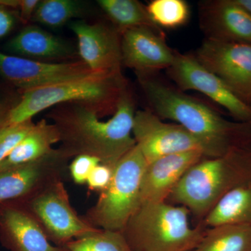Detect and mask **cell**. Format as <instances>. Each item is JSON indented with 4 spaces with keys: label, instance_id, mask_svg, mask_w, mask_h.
Wrapping results in <instances>:
<instances>
[{
    "label": "cell",
    "instance_id": "cell-1",
    "mask_svg": "<svg viewBox=\"0 0 251 251\" xmlns=\"http://www.w3.org/2000/svg\"><path fill=\"white\" fill-rule=\"evenodd\" d=\"M135 112L134 100L128 89L108 121H101L95 110L78 103L56 105L48 117L58 130L59 148L68 156L74 158L89 155L114 168L136 145L133 135Z\"/></svg>",
    "mask_w": 251,
    "mask_h": 251
},
{
    "label": "cell",
    "instance_id": "cell-2",
    "mask_svg": "<svg viewBox=\"0 0 251 251\" xmlns=\"http://www.w3.org/2000/svg\"><path fill=\"white\" fill-rule=\"evenodd\" d=\"M138 76L150 110L162 120L182 126L199 140L206 157L222 156L251 145V123L229 121L201 100L153 75Z\"/></svg>",
    "mask_w": 251,
    "mask_h": 251
},
{
    "label": "cell",
    "instance_id": "cell-3",
    "mask_svg": "<svg viewBox=\"0 0 251 251\" xmlns=\"http://www.w3.org/2000/svg\"><path fill=\"white\" fill-rule=\"evenodd\" d=\"M128 89V81L120 70L25 91L10 110L4 126L32 120L39 112L64 103L85 105L100 117L114 114L122 94Z\"/></svg>",
    "mask_w": 251,
    "mask_h": 251
},
{
    "label": "cell",
    "instance_id": "cell-4",
    "mask_svg": "<svg viewBox=\"0 0 251 251\" xmlns=\"http://www.w3.org/2000/svg\"><path fill=\"white\" fill-rule=\"evenodd\" d=\"M251 179L249 145L222 156L204 157L185 173L168 200L203 221L226 195Z\"/></svg>",
    "mask_w": 251,
    "mask_h": 251
},
{
    "label": "cell",
    "instance_id": "cell-5",
    "mask_svg": "<svg viewBox=\"0 0 251 251\" xmlns=\"http://www.w3.org/2000/svg\"><path fill=\"white\" fill-rule=\"evenodd\" d=\"M189 214L168 201L141 203L122 232L131 251H193L205 229L191 227Z\"/></svg>",
    "mask_w": 251,
    "mask_h": 251
},
{
    "label": "cell",
    "instance_id": "cell-6",
    "mask_svg": "<svg viewBox=\"0 0 251 251\" xmlns=\"http://www.w3.org/2000/svg\"><path fill=\"white\" fill-rule=\"evenodd\" d=\"M147 162L135 145L117 163L108 187L84 219L97 228L122 232L139 207L142 178Z\"/></svg>",
    "mask_w": 251,
    "mask_h": 251
},
{
    "label": "cell",
    "instance_id": "cell-7",
    "mask_svg": "<svg viewBox=\"0 0 251 251\" xmlns=\"http://www.w3.org/2000/svg\"><path fill=\"white\" fill-rule=\"evenodd\" d=\"M18 203L29 211L49 242L57 247L64 248L71 241L99 229L77 214L64 181L50 185Z\"/></svg>",
    "mask_w": 251,
    "mask_h": 251
},
{
    "label": "cell",
    "instance_id": "cell-8",
    "mask_svg": "<svg viewBox=\"0 0 251 251\" xmlns=\"http://www.w3.org/2000/svg\"><path fill=\"white\" fill-rule=\"evenodd\" d=\"M71 159L59 148L36 161L0 171V204L22 202L50 185L64 181Z\"/></svg>",
    "mask_w": 251,
    "mask_h": 251
},
{
    "label": "cell",
    "instance_id": "cell-9",
    "mask_svg": "<svg viewBox=\"0 0 251 251\" xmlns=\"http://www.w3.org/2000/svg\"><path fill=\"white\" fill-rule=\"evenodd\" d=\"M167 72L180 90L197 91L226 109L236 122L251 123V105L238 98L195 55L176 52L175 62Z\"/></svg>",
    "mask_w": 251,
    "mask_h": 251
},
{
    "label": "cell",
    "instance_id": "cell-10",
    "mask_svg": "<svg viewBox=\"0 0 251 251\" xmlns=\"http://www.w3.org/2000/svg\"><path fill=\"white\" fill-rule=\"evenodd\" d=\"M236 96L251 103V44L205 39L195 55Z\"/></svg>",
    "mask_w": 251,
    "mask_h": 251
},
{
    "label": "cell",
    "instance_id": "cell-11",
    "mask_svg": "<svg viewBox=\"0 0 251 251\" xmlns=\"http://www.w3.org/2000/svg\"><path fill=\"white\" fill-rule=\"evenodd\" d=\"M96 74L82 60L49 62L24 58L0 51V75L21 92Z\"/></svg>",
    "mask_w": 251,
    "mask_h": 251
},
{
    "label": "cell",
    "instance_id": "cell-12",
    "mask_svg": "<svg viewBox=\"0 0 251 251\" xmlns=\"http://www.w3.org/2000/svg\"><path fill=\"white\" fill-rule=\"evenodd\" d=\"M133 135L147 163L167 155L189 150H201L203 152L199 140L182 126L166 123L150 110L135 112Z\"/></svg>",
    "mask_w": 251,
    "mask_h": 251
},
{
    "label": "cell",
    "instance_id": "cell-13",
    "mask_svg": "<svg viewBox=\"0 0 251 251\" xmlns=\"http://www.w3.org/2000/svg\"><path fill=\"white\" fill-rule=\"evenodd\" d=\"M163 31L140 27L121 33L122 65L137 75H153L173 65L176 52L167 44Z\"/></svg>",
    "mask_w": 251,
    "mask_h": 251
},
{
    "label": "cell",
    "instance_id": "cell-14",
    "mask_svg": "<svg viewBox=\"0 0 251 251\" xmlns=\"http://www.w3.org/2000/svg\"><path fill=\"white\" fill-rule=\"evenodd\" d=\"M69 27L76 36L81 60L92 72L122 70L121 34L116 28L83 21H74Z\"/></svg>",
    "mask_w": 251,
    "mask_h": 251
},
{
    "label": "cell",
    "instance_id": "cell-15",
    "mask_svg": "<svg viewBox=\"0 0 251 251\" xmlns=\"http://www.w3.org/2000/svg\"><path fill=\"white\" fill-rule=\"evenodd\" d=\"M199 11L206 39L251 44V15L235 0L202 1Z\"/></svg>",
    "mask_w": 251,
    "mask_h": 251
},
{
    "label": "cell",
    "instance_id": "cell-16",
    "mask_svg": "<svg viewBox=\"0 0 251 251\" xmlns=\"http://www.w3.org/2000/svg\"><path fill=\"white\" fill-rule=\"evenodd\" d=\"M204 156L195 150L172 153L147 163L142 178L140 202H161L168 198L185 173Z\"/></svg>",
    "mask_w": 251,
    "mask_h": 251
},
{
    "label": "cell",
    "instance_id": "cell-17",
    "mask_svg": "<svg viewBox=\"0 0 251 251\" xmlns=\"http://www.w3.org/2000/svg\"><path fill=\"white\" fill-rule=\"evenodd\" d=\"M0 239L10 251H67L50 242L29 211L16 202L0 204Z\"/></svg>",
    "mask_w": 251,
    "mask_h": 251
},
{
    "label": "cell",
    "instance_id": "cell-18",
    "mask_svg": "<svg viewBox=\"0 0 251 251\" xmlns=\"http://www.w3.org/2000/svg\"><path fill=\"white\" fill-rule=\"evenodd\" d=\"M5 49L12 55L39 61L70 59L75 55L70 44L35 25L23 28L8 41Z\"/></svg>",
    "mask_w": 251,
    "mask_h": 251
},
{
    "label": "cell",
    "instance_id": "cell-19",
    "mask_svg": "<svg viewBox=\"0 0 251 251\" xmlns=\"http://www.w3.org/2000/svg\"><path fill=\"white\" fill-rule=\"evenodd\" d=\"M57 143L59 135L55 126L45 120H41L0 163V171L36 161L51 152Z\"/></svg>",
    "mask_w": 251,
    "mask_h": 251
},
{
    "label": "cell",
    "instance_id": "cell-20",
    "mask_svg": "<svg viewBox=\"0 0 251 251\" xmlns=\"http://www.w3.org/2000/svg\"><path fill=\"white\" fill-rule=\"evenodd\" d=\"M203 222L209 227L226 224L251 226V179L226 195Z\"/></svg>",
    "mask_w": 251,
    "mask_h": 251
},
{
    "label": "cell",
    "instance_id": "cell-21",
    "mask_svg": "<svg viewBox=\"0 0 251 251\" xmlns=\"http://www.w3.org/2000/svg\"><path fill=\"white\" fill-rule=\"evenodd\" d=\"M193 251H251V226L226 224L209 227Z\"/></svg>",
    "mask_w": 251,
    "mask_h": 251
},
{
    "label": "cell",
    "instance_id": "cell-22",
    "mask_svg": "<svg viewBox=\"0 0 251 251\" xmlns=\"http://www.w3.org/2000/svg\"><path fill=\"white\" fill-rule=\"evenodd\" d=\"M97 2L120 34L126 29L140 27L162 31L153 22L147 6L137 0H99Z\"/></svg>",
    "mask_w": 251,
    "mask_h": 251
},
{
    "label": "cell",
    "instance_id": "cell-23",
    "mask_svg": "<svg viewBox=\"0 0 251 251\" xmlns=\"http://www.w3.org/2000/svg\"><path fill=\"white\" fill-rule=\"evenodd\" d=\"M83 5L75 0H42L39 1L31 22L51 28L64 25L72 18L83 14Z\"/></svg>",
    "mask_w": 251,
    "mask_h": 251
},
{
    "label": "cell",
    "instance_id": "cell-24",
    "mask_svg": "<svg viewBox=\"0 0 251 251\" xmlns=\"http://www.w3.org/2000/svg\"><path fill=\"white\" fill-rule=\"evenodd\" d=\"M69 251H131L122 232L98 229L68 243Z\"/></svg>",
    "mask_w": 251,
    "mask_h": 251
},
{
    "label": "cell",
    "instance_id": "cell-25",
    "mask_svg": "<svg viewBox=\"0 0 251 251\" xmlns=\"http://www.w3.org/2000/svg\"><path fill=\"white\" fill-rule=\"evenodd\" d=\"M147 10L153 22L161 29L181 27L189 18V7L184 0H153Z\"/></svg>",
    "mask_w": 251,
    "mask_h": 251
},
{
    "label": "cell",
    "instance_id": "cell-26",
    "mask_svg": "<svg viewBox=\"0 0 251 251\" xmlns=\"http://www.w3.org/2000/svg\"><path fill=\"white\" fill-rule=\"evenodd\" d=\"M35 125L32 120L18 124L6 126L0 128V163L21 143Z\"/></svg>",
    "mask_w": 251,
    "mask_h": 251
},
{
    "label": "cell",
    "instance_id": "cell-27",
    "mask_svg": "<svg viewBox=\"0 0 251 251\" xmlns=\"http://www.w3.org/2000/svg\"><path fill=\"white\" fill-rule=\"evenodd\" d=\"M100 163L98 158L89 155L75 156L69 167V174L73 181L77 184H87L91 173Z\"/></svg>",
    "mask_w": 251,
    "mask_h": 251
},
{
    "label": "cell",
    "instance_id": "cell-28",
    "mask_svg": "<svg viewBox=\"0 0 251 251\" xmlns=\"http://www.w3.org/2000/svg\"><path fill=\"white\" fill-rule=\"evenodd\" d=\"M114 168L100 163L92 171L87 184L91 191L101 192L110 184L113 175Z\"/></svg>",
    "mask_w": 251,
    "mask_h": 251
},
{
    "label": "cell",
    "instance_id": "cell-29",
    "mask_svg": "<svg viewBox=\"0 0 251 251\" xmlns=\"http://www.w3.org/2000/svg\"><path fill=\"white\" fill-rule=\"evenodd\" d=\"M19 19L17 11L0 5V39L7 36L16 27Z\"/></svg>",
    "mask_w": 251,
    "mask_h": 251
},
{
    "label": "cell",
    "instance_id": "cell-30",
    "mask_svg": "<svg viewBox=\"0 0 251 251\" xmlns=\"http://www.w3.org/2000/svg\"><path fill=\"white\" fill-rule=\"evenodd\" d=\"M39 0H21V6L18 10L20 21L27 23L31 21Z\"/></svg>",
    "mask_w": 251,
    "mask_h": 251
},
{
    "label": "cell",
    "instance_id": "cell-31",
    "mask_svg": "<svg viewBox=\"0 0 251 251\" xmlns=\"http://www.w3.org/2000/svg\"><path fill=\"white\" fill-rule=\"evenodd\" d=\"M15 104L11 105L8 100L0 98V128L4 126L5 121L7 118L9 112L11 109L14 106Z\"/></svg>",
    "mask_w": 251,
    "mask_h": 251
},
{
    "label": "cell",
    "instance_id": "cell-32",
    "mask_svg": "<svg viewBox=\"0 0 251 251\" xmlns=\"http://www.w3.org/2000/svg\"><path fill=\"white\" fill-rule=\"evenodd\" d=\"M238 4L251 15V0H235Z\"/></svg>",
    "mask_w": 251,
    "mask_h": 251
},
{
    "label": "cell",
    "instance_id": "cell-33",
    "mask_svg": "<svg viewBox=\"0 0 251 251\" xmlns=\"http://www.w3.org/2000/svg\"><path fill=\"white\" fill-rule=\"evenodd\" d=\"M67 251H68L67 249Z\"/></svg>",
    "mask_w": 251,
    "mask_h": 251
},
{
    "label": "cell",
    "instance_id": "cell-34",
    "mask_svg": "<svg viewBox=\"0 0 251 251\" xmlns=\"http://www.w3.org/2000/svg\"></svg>",
    "mask_w": 251,
    "mask_h": 251
}]
</instances>
